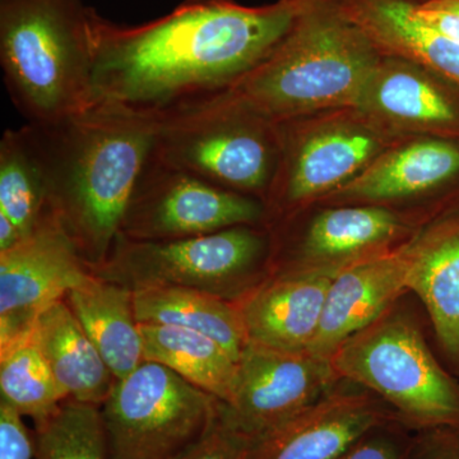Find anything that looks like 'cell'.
<instances>
[{"mask_svg":"<svg viewBox=\"0 0 459 459\" xmlns=\"http://www.w3.org/2000/svg\"><path fill=\"white\" fill-rule=\"evenodd\" d=\"M241 225L267 226L264 202L175 168L153 150L129 201L119 238L178 240Z\"/></svg>","mask_w":459,"mask_h":459,"instance_id":"30bf717a","label":"cell"},{"mask_svg":"<svg viewBox=\"0 0 459 459\" xmlns=\"http://www.w3.org/2000/svg\"><path fill=\"white\" fill-rule=\"evenodd\" d=\"M453 81L427 66L383 56L359 99L371 122L401 138L459 137V102Z\"/></svg>","mask_w":459,"mask_h":459,"instance_id":"9a60e30c","label":"cell"},{"mask_svg":"<svg viewBox=\"0 0 459 459\" xmlns=\"http://www.w3.org/2000/svg\"><path fill=\"white\" fill-rule=\"evenodd\" d=\"M91 273L56 216L0 253V344L30 331L42 310Z\"/></svg>","mask_w":459,"mask_h":459,"instance_id":"4fadbf2b","label":"cell"},{"mask_svg":"<svg viewBox=\"0 0 459 459\" xmlns=\"http://www.w3.org/2000/svg\"><path fill=\"white\" fill-rule=\"evenodd\" d=\"M409 240L338 272L329 287L318 333L309 351L329 359L347 338L368 327L409 291Z\"/></svg>","mask_w":459,"mask_h":459,"instance_id":"ac0fdd59","label":"cell"},{"mask_svg":"<svg viewBox=\"0 0 459 459\" xmlns=\"http://www.w3.org/2000/svg\"><path fill=\"white\" fill-rule=\"evenodd\" d=\"M337 459H401V451L388 437L367 435Z\"/></svg>","mask_w":459,"mask_h":459,"instance_id":"f546056e","label":"cell"},{"mask_svg":"<svg viewBox=\"0 0 459 459\" xmlns=\"http://www.w3.org/2000/svg\"><path fill=\"white\" fill-rule=\"evenodd\" d=\"M340 379L368 389L416 428L458 427L459 388L418 323L394 305L332 353Z\"/></svg>","mask_w":459,"mask_h":459,"instance_id":"8992f818","label":"cell"},{"mask_svg":"<svg viewBox=\"0 0 459 459\" xmlns=\"http://www.w3.org/2000/svg\"><path fill=\"white\" fill-rule=\"evenodd\" d=\"M273 238L265 225H241L166 241L119 238L107 262L93 270L131 290L183 287L238 303L267 277Z\"/></svg>","mask_w":459,"mask_h":459,"instance_id":"52a82bcc","label":"cell"},{"mask_svg":"<svg viewBox=\"0 0 459 459\" xmlns=\"http://www.w3.org/2000/svg\"><path fill=\"white\" fill-rule=\"evenodd\" d=\"M21 129L40 168L54 216L96 270L113 252L133 192L155 150L156 120L95 105Z\"/></svg>","mask_w":459,"mask_h":459,"instance_id":"7a4b0ae2","label":"cell"},{"mask_svg":"<svg viewBox=\"0 0 459 459\" xmlns=\"http://www.w3.org/2000/svg\"><path fill=\"white\" fill-rule=\"evenodd\" d=\"M277 124L280 161L265 199L267 226L313 207L406 140L385 132L355 107Z\"/></svg>","mask_w":459,"mask_h":459,"instance_id":"ba28073f","label":"cell"},{"mask_svg":"<svg viewBox=\"0 0 459 459\" xmlns=\"http://www.w3.org/2000/svg\"><path fill=\"white\" fill-rule=\"evenodd\" d=\"M382 56L334 0H305L279 45L230 91L276 123L356 108Z\"/></svg>","mask_w":459,"mask_h":459,"instance_id":"3957f363","label":"cell"},{"mask_svg":"<svg viewBox=\"0 0 459 459\" xmlns=\"http://www.w3.org/2000/svg\"><path fill=\"white\" fill-rule=\"evenodd\" d=\"M252 446L253 440L226 419L221 407L210 433L181 459H250Z\"/></svg>","mask_w":459,"mask_h":459,"instance_id":"83f0119b","label":"cell"},{"mask_svg":"<svg viewBox=\"0 0 459 459\" xmlns=\"http://www.w3.org/2000/svg\"><path fill=\"white\" fill-rule=\"evenodd\" d=\"M418 13L427 25L449 40L459 42V14L446 9L431 7L420 0Z\"/></svg>","mask_w":459,"mask_h":459,"instance_id":"4dcf8cb0","label":"cell"},{"mask_svg":"<svg viewBox=\"0 0 459 459\" xmlns=\"http://www.w3.org/2000/svg\"><path fill=\"white\" fill-rule=\"evenodd\" d=\"M65 301L117 379L146 361L133 290L92 272Z\"/></svg>","mask_w":459,"mask_h":459,"instance_id":"7402d4cb","label":"cell"},{"mask_svg":"<svg viewBox=\"0 0 459 459\" xmlns=\"http://www.w3.org/2000/svg\"><path fill=\"white\" fill-rule=\"evenodd\" d=\"M33 327V325H32ZM0 394L23 418L40 422L65 401L33 329L0 344Z\"/></svg>","mask_w":459,"mask_h":459,"instance_id":"d4e9b609","label":"cell"},{"mask_svg":"<svg viewBox=\"0 0 459 459\" xmlns=\"http://www.w3.org/2000/svg\"><path fill=\"white\" fill-rule=\"evenodd\" d=\"M422 2H427V0H422Z\"/></svg>","mask_w":459,"mask_h":459,"instance_id":"836d02e7","label":"cell"},{"mask_svg":"<svg viewBox=\"0 0 459 459\" xmlns=\"http://www.w3.org/2000/svg\"><path fill=\"white\" fill-rule=\"evenodd\" d=\"M144 359L164 365L184 380L229 403L238 379V361L216 341L190 329L141 325Z\"/></svg>","mask_w":459,"mask_h":459,"instance_id":"cb8c5ba5","label":"cell"},{"mask_svg":"<svg viewBox=\"0 0 459 459\" xmlns=\"http://www.w3.org/2000/svg\"><path fill=\"white\" fill-rule=\"evenodd\" d=\"M422 3L431 5V7L446 9V11L459 14V0H427V2Z\"/></svg>","mask_w":459,"mask_h":459,"instance_id":"1f68e13d","label":"cell"},{"mask_svg":"<svg viewBox=\"0 0 459 459\" xmlns=\"http://www.w3.org/2000/svg\"><path fill=\"white\" fill-rule=\"evenodd\" d=\"M427 459H459V457H430Z\"/></svg>","mask_w":459,"mask_h":459,"instance_id":"d6a6232c","label":"cell"},{"mask_svg":"<svg viewBox=\"0 0 459 459\" xmlns=\"http://www.w3.org/2000/svg\"><path fill=\"white\" fill-rule=\"evenodd\" d=\"M300 229L272 226V270L344 268L401 246L418 231L406 211L383 205H313ZM298 213V214H299Z\"/></svg>","mask_w":459,"mask_h":459,"instance_id":"8fae6325","label":"cell"},{"mask_svg":"<svg viewBox=\"0 0 459 459\" xmlns=\"http://www.w3.org/2000/svg\"><path fill=\"white\" fill-rule=\"evenodd\" d=\"M33 459H108L101 410L65 400L50 416L36 422Z\"/></svg>","mask_w":459,"mask_h":459,"instance_id":"4316f807","label":"cell"},{"mask_svg":"<svg viewBox=\"0 0 459 459\" xmlns=\"http://www.w3.org/2000/svg\"><path fill=\"white\" fill-rule=\"evenodd\" d=\"M409 247V291L421 299L437 341L459 364V225L418 230Z\"/></svg>","mask_w":459,"mask_h":459,"instance_id":"44dd1931","label":"cell"},{"mask_svg":"<svg viewBox=\"0 0 459 459\" xmlns=\"http://www.w3.org/2000/svg\"><path fill=\"white\" fill-rule=\"evenodd\" d=\"M155 152L175 168L265 204L279 168V124L229 90L156 119Z\"/></svg>","mask_w":459,"mask_h":459,"instance_id":"5b68a950","label":"cell"},{"mask_svg":"<svg viewBox=\"0 0 459 459\" xmlns=\"http://www.w3.org/2000/svg\"><path fill=\"white\" fill-rule=\"evenodd\" d=\"M222 402L174 371L142 362L100 407L108 459H181L210 433Z\"/></svg>","mask_w":459,"mask_h":459,"instance_id":"9c48e42d","label":"cell"},{"mask_svg":"<svg viewBox=\"0 0 459 459\" xmlns=\"http://www.w3.org/2000/svg\"><path fill=\"white\" fill-rule=\"evenodd\" d=\"M331 360L247 342L226 419L255 442L312 406L340 382Z\"/></svg>","mask_w":459,"mask_h":459,"instance_id":"7c38bea8","label":"cell"},{"mask_svg":"<svg viewBox=\"0 0 459 459\" xmlns=\"http://www.w3.org/2000/svg\"><path fill=\"white\" fill-rule=\"evenodd\" d=\"M0 459H33V435L23 416L0 401Z\"/></svg>","mask_w":459,"mask_h":459,"instance_id":"f1b7e54d","label":"cell"},{"mask_svg":"<svg viewBox=\"0 0 459 459\" xmlns=\"http://www.w3.org/2000/svg\"><path fill=\"white\" fill-rule=\"evenodd\" d=\"M397 413L373 392L341 379L328 394L253 442L250 459H337Z\"/></svg>","mask_w":459,"mask_h":459,"instance_id":"5bb4252c","label":"cell"},{"mask_svg":"<svg viewBox=\"0 0 459 459\" xmlns=\"http://www.w3.org/2000/svg\"><path fill=\"white\" fill-rule=\"evenodd\" d=\"M457 178V142L406 138L377 157L355 179L314 205H383L404 211V205L430 197Z\"/></svg>","mask_w":459,"mask_h":459,"instance_id":"2e32d148","label":"cell"},{"mask_svg":"<svg viewBox=\"0 0 459 459\" xmlns=\"http://www.w3.org/2000/svg\"><path fill=\"white\" fill-rule=\"evenodd\" d=\"M304 3L184 0L138 26L117 25L93 9L92 107L156 120L221 95L270 56Z\"/></svg>","mask_w":459,"mask_h":459,"instance_id":"6da1fadb","label":"cell"},{"mask_svg":"<svg viewBox=\"0 0 459 459\" xmlns=\"http://www.w3.org/2000/svg\"><path fill=\"white\" fill-rule=\"evenodd\" d=\"M33 334L65 400L101 407L117 382L65 299L42 310Z\"/></svg>","mask_w":459,"mask_h":459,"instance_id":"ffe728a7","label":"cell"},{"mask_svg":"<svg viewBox=\"0 0 459 459\" xmlns=\"http://www.w3.org/2000/svg\"><path fill=\"white\" fill-rule=\"evenodd\" d=\"M383 56L427 66L459 84V42L444 38L418 13L420 0H334Z\"/></svg>","mask_w":459,"mask_h":459,"instance_id":"d6986e66","label":"cell"},{"mask_svg":"<svg viewBox=\"0 0 459 459\" xmlns=\"http://www.w3.org/2000/svg\"><path fill=\"white\" fill-rule=\"evenodd\" d=\"M93 8L81 0H0V65L29 124L92 108Z\"/></svg>","mask_w":459,"mask_h":459,"instance_id":"277c9868","label":"cell"},{"mask_svg":"<svg viewBox=\"0 0 459 459\" xmlns=\"http://www.w3.org/2000/svg\"><path fill=\"white\" fill-rule=\"evenodd\" d=\"M0 216L23 240L54 216L44 178L22 129H7L0 141Z\"/></svg>","mask_w":459,"mask_h":459,"instance_id":"484cf974","label":"cell"},{"mask_svg":"<svg viewBox=\"0 0 459 459\" xmlns=\"http://www.w3.org/2000/svg\"><path fill=\"white\" fill-rule=\"evenodd\" d=\"M341 270L272 272L237 303L249 341L281 351H307L318 333L329 287Z\"/></svg>","mask_w":459,"mask_h":459,"instance_id":"e0dca14e","label":"cell"},{"mask_svg":"<svg viewBox=\"0 0 459 459\" xmlns=\"http://www.w3.org/2000/svg\"><path fill=\"white\" fill-rule=\"evenodd\" d=\"M141 325H166L205 334L238 361L249 337L238 305L216 295L183 287L133 290Z\"/></svg>","mask_w":459,"mask_h":459,"instance_id":"603a6c76","label":"cell"}]
</instances>
